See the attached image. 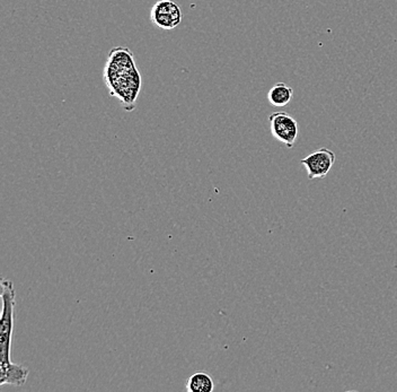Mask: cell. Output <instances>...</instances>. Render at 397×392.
<instances>
[{"label": "cell", "mask_w": 397, "mask_h": 392, "mask_svg": "<svg viewBox=\"0 0 397 392\" xmlns=\"http://www.w3.org/2000/svg\"><path fill=\"white\" fill-rule=\"evenodd\" d=\"M335 160L337 157L333 150L322 147L314 153L309 154V157L302 159L300 164L305 168L309 178L314 180V178H324L328 176L330 169L333 168Z\"/></svg>", "instance_id": "5"}, {"label": "cell", "mask_w": 397, "mask_h": 392, "mask_svg": "<svg viewBox=\"0 0 397 392\" xmlns=\"http://www.w3.org/2000/svg\"><path fill=\"white\" fill-rule=\"evenodd\" d=\"M215 383L209 374L206 372H197L187 381V390L189 392H213Z\"/></svg>", "instance_id": "8"}, {"label": "cell", "mask_w": 397, "mask_h": 392, "mask_svg": "<svg viewBox=\"0 0 397 392\" xmlns=\"http://www.w3.org/2000/svg\"><path fill=\"white\" fill-rule=\"evenodd\" d=\"M29 370L22 365L15 364L12 360L0 362V386L22 387L29 378Z\"/></svg>", "instance_id": "6"}, {"label": "cell", "mask_w": 397, "mask_h": 392, "mask_svg": "<svg viewBox=\"0 0 397 392\" xmlns=\"http://www.w3.org/2000/svg\"><path fill=\"white\" fill-rule=\"evenodd\" d=\"M3 313L0 321V362L10 360L12 338L14 332V310L16 304V292L13 281L1 279Z\"/></svg>", "instance_id": "2"}, {"label": "cell", "mask_w": 397, "mask_h": 392, "mask_svg": "<svg viewBox=\"0 0 397 392\" xmlns=\"http://www.w3.org/2000/svg\"><path fill=\"white\" fill-rule=\"evenodd\" d=\"M103 80L110 95L118 99L125 111H134L141 89V75L130 49H112L105 64Z\"/></svg>", "instance_id": "1"}, {"label": "cell", "mask_w": 397, "mask_h": 392, "mask_svg": "<svg viewBox=\"0 0 397 392\" xmlns=\"http://www.w3.org/2000/svg\"><path fill=\"white\" fill-rule=\"evenodd\" d=\"M271 134L288 148L295 147L298 138V122L287 112H276L269 117Z\"/></svg>", "instance_id": "4"}, {"label": "cell", "mask_w": 397, "mask_h": 392, "mask_svg": "<svg viewBox=\"0 0 397 392\" xmlns=\"http://www.w3.org/2000/svg\"><path fill=\"white\" fill-rule=\"evenodd\" d=\"M183 19L181 7L173 0H158L150 10V21L159 29L172 31Z\"/></svg>", "instance_id": "3"}, {"label": "cell", "mask_w": 397, "mask_h": 392, "mask_svg": "<svg viewBox=\"0 0 397 392\" xmlns=\"http://www.w3.org/2000/svg\"><path fill=\"white\" fill-rule=\"evenodd\" d=\"M293 99V89L286 83H276L267 93V100L271 106L283 108L291 103Z\"/></svg>", "instance_id": "7"}]
</instances>
